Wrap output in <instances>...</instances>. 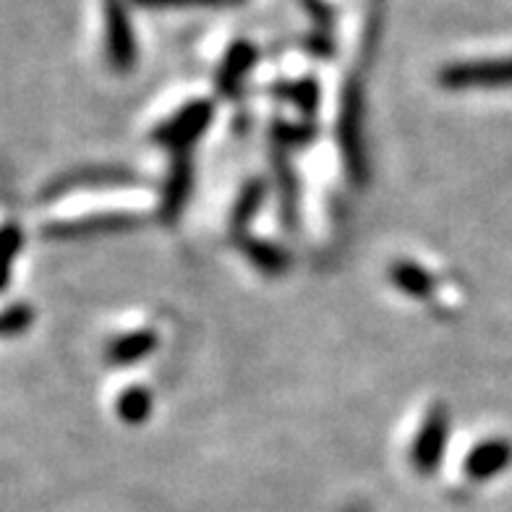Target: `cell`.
I'll return each mask as SVG.
<instances>
[{
    "label": "cell",
    "mask_w": 512,
    "mask_h": 512,
    "mask_svg": "<svg viewBox=\"0 0 512 512\" xmlns=\"http://www.w3.org/2000/svg\"><path fill=\"white\" fill-rule=\"evenodd\" d=\"M439 84L445 89H510L512 55L489 61L450 63L439 71Z\"/></svg>",
    "instance_id": "6da1fadb"
},
{
    "label": "cell",
    "mask_w": 512,
    "mask_h": 512,
    "mask_svg": "<svg viewBox=\"0 0 512 512\" xmlns=\"http://www.w3.org/2000/svg\"><path fill=\"white\" fill-rule=\"evenodd\" d=\"M105 48L115 71H131L136 63V34L128 14V0H102Z\"/></svg>",
    "instance_id": "7a4b0ae2"
},
{
    "label": "cell",
    "mask_w": 512,
    "mask_h": 512,
    "mask_svg": "<svg viewBox=\"0 0 512 512\" xmlns=\"http://www.w3.org/2000/svg\"><path fill=\"white\" fill-rule=\"evenodd\" d=\"M212 115H215V105L209 100L189 102V105L178 110L168 123H162V126L157 128L155 142L162 144V147L186 152V149L207 131L209 123H212Z\"/></svg>",
    "instance_id": "3957f363"
},
{
    "label": "cell",
    "mask_w": 512,
    "mask_h": 512,
    "mask_svg": "<svg viewBox=\"0 0 512 512\" xmlns=\"http://www.w3.org/2000/svg\"><path fill=\"white\" fill-rule=\"evenodd\" d=\"M447 434H450V421H447L445 408L432 411V416L426 418V424L421 426V432L413 445V465L421 473H432L445 455Z\"/></svg>",
    "instance_id": "277c9868"
},
{
    "label": "cell",
    "mask_w": 512,
    "mask_h": 512,
    "mask_svg": "<svg viewBox=\"0 0 512 512\" xmlns=\"http://www.w3.org/2000/svg\"><path fill=\"white\" fill-rule=\"evenodd\" d=\"M512 465V442L507 439H489L481 442L471 450L468 460H465V473L473 481H489L497 473L507 471Z\"/></svg>",
    "instance_id": "5b68a950"
},
{
    "label": "cell",
    "mask_w": 512,
    "mask_h": 512,
    "mask_svg": "<svg viewBox=\"0 0 512 512\" xmlns=\"http://www.w3.org/2000/svg\"><path fill=\"white\" fill-rule=\"evenodd\" d=\"M139 220L131 215H97V217H81L74 223L50 225L45 233L50 238H81V236H100V233H115V230H126L136 225Z\"/></svg>",
    "instance_id": "8992f818"
},
{
    "label": "cell",
    "mask_w": 512,
    "mask_h": 512,
    "mask_svg": "<svg viewBox=\"0 0 512 512\" xmlns=\"http://www.w3.org/2000/svg\"><path fill=\"white\" fill-rule=\"evenodd\" d=\"M340 142H343L345 160L351 162V168L364 173V152H361V102L353 92L345 97L343 115H340Z\"/></svg>",
    "instance_id": "52a82bcc"
},
{
    "label": "cell",
    "mask_w": 512,
    "mask_h": 512,
    "mask_svg": "<svg viewBox=\"0 0 512 512\" xmlns=\"http://www.w3.org/2000/svg\"><path fill=\"white\" fill-rule=\"evenodd\" d=\"M256 63V48L249 42H236L233 48H228L225 53V61L220 66V74H217V87L223 95H233L238 87L243 84V79L249 76V71Z\"/></svg>",
    "instance_id": "ba28073f"
},
{
    "label": "cell",
    "mask_w": 512,
    "mask_h": 512,
    "mask_svg": "<svg viewBox=\"0 0 512 512\" xmlns=\"http://www.w3.org/2000/svg\"><path fill=\"white\" fill-rule=\"evenodd\" d=\"M191 191V160L186 152H178L173 168H170L168 183H165V191H162V212L168 220L178 215L189 199Z\"/></svg>",
    "instance_id": "9c48e42d"
},
{
    "label": "cell",
    "mask_w": 512,
    "mask_h": 512,
    "mask_svg": "<svg viewBox=\"0 0 512 512\" xmlns=\"http://www.w3.org/2000/svg\"><path fill=\"white\" fill-rule=\"evenodd\" d=\"M390 280L403 290L405 296H413V298H429L432 296V277L424 267H418L413 262H398L392 264L390 270Z\"/></svg>",
    "instance_id": "30bf717a"
},
{
    "label": "cell",
    "mask_w": 512,
    "mask_h": 512,
    "mask_svg": "<svg viewBox=\"0 0 512 512\" xmlns=\"http://www.w3.org/2000/svg\"><path fill=\"white\" fill-rule=\"evenodd\" d=\"M155 345L157 335L152 330L123 335L110 345V358H113L115 364H134V361H139V358L149 356V353L155 351Z\"/></svg>",
    "instance_id": "8fae6325"
},
{
    "label": "cell",
    "mask_w": 512,
    "mask_h": 512,
    "mask_svg": "<svg viewBox=\"0 0 512 512\" xmlns=\"http://www.w3.org/2000/svg\"><path fill=\"white\" fill-rule=\"evenodd\" d=\"M246 254H249V259L259 270L270 272V275H280V272L288 270V254L272 246V243L246 241Z\"/></svg>",
    "instance_id": "7c38bea8"
},
{
    "label": "cell",
    "mask_w": 512,
    "mask_h": 512,
    "mask_svg": "<svg viewBox=\"0 0 512 512\" xmlns=\"http://www.w3.org/2000/svg\"><path fill=\"white\" fill-rule=\"evenodd\" d=\"M149 411H152V398H149V392L142 390V387H131L118 400V416L126 424H142V421L149 418Z\"/></svg>",
    "instance_id": "4fadbf2b"
},
{
    "label": "cell",
    "mask_w": 512,
    "mask_h": 512,
    "mask_svg": "<svg viewBox=\"0 0 512 512\" xmlns=\"http://www.w3.org/2000/svg\"><path fill=\"white\" fill-rule=\"evenodd\" d=\"M262 196H264V186L259 181L246 186V191H243L241 199H238L236 212H233V223H236V228H241V225L246 223L251 215H254L256 209H259V204H262Z\"/></svg>",
    "instance_id": "5bb4252c"
},
{
    "label": "cell",
    "mask_w": 512,
    "mask_h": 512,
    "mask_svg": "<svg viewBox=\"0 0 512 512\" xmlns=\"http://www.w3.org/2000/svg\"><path fill=\"white\" fill-rule=\"evenodd\" d=\"M32 319L34 314L27 304L8 306V311L3 314V332L6 335H19V332H24L32 324Z\"/></svg>",
    "instance_id": "9a60e30c"
},
{
    "label": "cell",
    "mask_w": 512,
    "mask_h": 512,
    "mask_svg": "<svg viewBox=\"0 0 512 512\" xmlns=\"http://www.w3.org/2000/svg\"><path fill=\"white\" fill-rule=\"evenodd\" d=\"M21 243H24L21 230L16 228V225H6V230H3V249H6V256H3V272H6V283L11 270H14V259L16 254H19Z\"/></svg>",
    "instance_id": "2e32d148"
},
{
    "label": "cell",
    "mask_w": 512,
    "mask_h": 512,
    "mask_svg": "<svg viewBox=\"0 0 512 512\" xmlns=\"http://www.w3.org/2000/svg\"><path fill=\"white\" fill-rule=\"evenodd\" d=\"M290 95H293V100H298V105L304 110L317 108V84L311 79L298 81L296 87H290Z\"/></svg>",
    "instance_id": "e0dca14e"
},
{
    "label": "cell",
    "mask_w": 512,
    "mask_h": 512,
    "mask_svg": "<svg viewBox=\"0 0 512 512\" xmlns=\"http://www.w3.org/2000/svg\"><path fill=\"white\" fill-rule=\"evenodd\" d=\"M142 8H194V6H215L220 0H131Z\"/></svg>",
    "instance_id": "ac0fdd59"
}]
</instances>
